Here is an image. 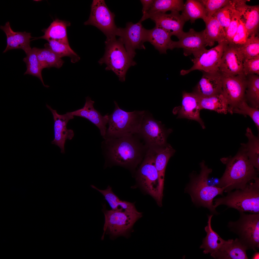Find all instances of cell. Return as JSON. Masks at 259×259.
I'll use <instances>...</instances> for the list:
<instances>
[{"label": "cell", "mask_w": 259, "mask_h": 259, "mask_svg": "<svg viewBox=\"0 0 259 259\" xmlns=\"http://www.w3.org/2000/svg\"><path fill=\"white\" fill-rule=\"evenodd\" d=\"M91 187L102 194L112 210H125L128 208L129 202L120 200L113 192L112 188L110 186H108L106 189L104 190L99 189L92 185Z\"/></svg>", "instance_id": "38"}, {"label": "cell", "mask_w": 259, "mask_h": 259, "mask_svg": "<svg viewBox=\"0 0 259 259\" xmlns=\"http://www.w3.org/2000/svg\"><path fill=\"white\" fill-rule=\"evenodd\" d=\"M249 0H233L235 9L238 12L240 19L244 25L249 37L258 35L259 24V5L250 6Z\"/></svg>", "instance_id": "17"}, {"label": "cell", "mask_w": 259, "mask_h": 259, "mask_svg": "<svg viewBox=\"0 0 259 259\" xmlns=\"http://www.w3.org/2000/svg\"><path fill=\"white\" fill-rule=\"evenodd\" d=\"M46 106L52 114L54 122V138L52 141L51 143L59 147L61 153H64L66 141L67 139H72L74 135L73 130L67 129V128L69 121L73 119L74 116L68 112L64 114H59L56 110L53 109L48 104L46 105Z\"/></svg>", "instance_id": "18"}, {"label": "cell", "mask_w": 259, "mask_h": 259, "mask_svg": "<svg viewBox=\"0 0 259 259\" xmlns=\"http://www.w3.org/2000/svg\"><path fill=\"white\" fill-rule=\"evenodd\" d=\"M86 102L84 106L74 111L68 112L74 116H77L85 118L90 121L98 128L101 135L104 138L107 130L106 125L109 120L108 113L103 116L94 106V101L89 96L85 98Z\"/></svg>", "instance_id": "20"}, {"label": "cell", "mask_w": 259, "mask_h": 259, "mask_svg": "<svg viewBox=\"0 0 259 259\" xmlns=\"http://www.w3.org/2000/svg\"><path fill=\"white\" fill-rule=\"evenodd\" d=\"M171 36L164 30L155 26L151 29H145L146 42L150 43L161 54L166 53L167 50L174 49Z\"/></svg>", "instance_id": "25"}, {"label": "cell", "mask_w": 259, "mask_h": 259, "mask_svg": "<svg viewBox=\"0 0 259 259\" xmlns=\"http://www.w3.org/2000/svg\"><path fill=\"white\" fill-rule=\"evenodd\" d=\"M104 54L98 61L100 65L105 64L106 70H111L122 82L125 81L129 68L136 64L127 52L120 39H106Z\"/></svg>", "instance_id": "6"}, {"label": "cell", "mask_w": 259, "mask_h": 259, "mask_svg": "<svg viewBox=\"0 0 259 259\" xmlns=\"http://www.w3.org/2000/svg\"><path fill=\"white\" fill-rule=\"evenodd\" d=\"M227 44L225 41L211 49L205 48L199 51L193 55L194 58L192 60L193 66L188 70H181L180 74L185 75L197 70L208 72H219L222 58Z\"/></svg>", "instance_id": "10"}, {"label": "cell", "mask_w": 259, "mask_h": 259, "mask_svg": "<svg viewBox=\"0 0 259 259\" xmlns=\"http://www.w3.org/2000/svg\"><path fill=\"white\" fill-rule=\"evenodd\" d=\"M178 39L174 41L173 48H182L185 56L194 55L207 46L203 30L197 32L191 28L188 32H184Z\"/></svg>", "instance_id": "19"}, {"label": "cell", "mask_w": 259, "mask_h": 259, "mask_svg": "<svg viewBox=\"0 0 259 259\" xmlns=\"http://www.w3.org/2000/svg\"><path fill=\"white\" fill-rule=\"evenodd\" d=\"M227 193L225 196L214 200L215 208L224 205L228 208L235 209L239 212L259 214V177L247 184L244 188Z\"/></svg>", "instance_id": "4"}, {"label": "cell", "mask_w": 259, "mask_h": 259, "mask_svg": "<svg viewBox=\"0 0 259 259\" xmlns=\"http://www.w3.org/2000/svg\"><path fill=\"white\" fill-rule=\"evenodd\" d=\"M248 37L245 28L240 20L236 33L231 42L227 44L240 48L245 44Z\"/></svg>", "instance_id": "43"}, {"label": "cell", "mask_w": 259, "mask_h": 259, "mask_svg": "<svg viewBox=\"0 0 259 259\" xmlns=\"http://www.w3.org/2000/svg\"><path fill=\"white\" fill-rule=\"evenodd\" d=\"M239 212V219L229 222L228 227L238 236L239 241L247 250L256 251L259 248V214Z\"/></svg>", "instance_id": "7"}, {"label": "cell", "mask_w": 259, "mask_h": 259, "mask_svg": "<svg viewBox=\"0 0 259 259\" xmlns=\"http://www.w3.org/2000/svg\"><path fill=\"white\" fill-rule=\"evenodd\" d=\"M243 60L239 49L227 44L222 58L219 72L223 76L242 74Z\"/></svg>", "instance_id": "16"}, {"label": "cell", "mask_w": 259, "mask_h": 259, "mask_svg": "<svg viewBox=\"0 0 259 259\" xmlns=\"http://www.w3.org/2000/svg\"><path fill=\"white\" fill-rule=\"evenodd\" d=\"M235 10L233 0L216 12L215 17L226 32Z\"/></svg>", "instance_id": "40"}, {"label": "cell", "mask_w": 259, "mask_h": 259, "mask_svg": "<svg viewBox=\"0 0 259 259\" xmlns=\"http://www.w3.org/2000/svg\"><path fill=\"white\" fill-rule=\"evenodd\" d=\"M206 28L203 30L207 46H213L215 42L218 43L225 41L226 33L216 18L213 16L204 21Z\"/></svg>", "instance_id": "29"}, {"label": "cell", "mask_w": 259, "mask_h": 259, "mask_svg": "<svg viewBox=\"0 0 259 259\" xmlns=\"http://www.w3.org/2000/svg\"><path fill=\"white\" fill-rule=\"evenodd\" d=\"M259 252L256 251L255 253L253 255L252 258V259H259Z\"/></svg>", "instance_id": "47"}, {"label": "cell", "mask_w": 259, "mask_h": 259, "mask_svg": "<svg viewBox=\"0 0 259 259\" xmlns=\"http://www.w3.org/2000/svg\"><path fill=\"white\" fill-rule=\"evenodd\" d=\"M243 74L246 76L251 74L259 75V56L243 60Z\"/></svg>", "instance_id": "44"}, {"label": "cell", "mask_w": 259, "mask_h": 259, "mask_svg": "<svg viewBox=\"0 0 259 259\" xmlns=\"http://www.w3.org/2000/svg\"><path fill=\"white\" fill-rule=\"evenodd\" d=\"M142 22L140 20L135 24L128 22L125 28H118L117 31L116 36L119 37L128 53L133 59L136 54V49H145V29Z\"/></svg>", "instance_id": "12"}, {"label": "cell", "mask_w": 259, "mask_h": 259, "mask_svg": "<svg viewBox=\"0 0 259 259\" xmlns=\"http://www.w3.org/2000/svg\"><path fill=\"white\" fill-rule=\"evenodd\" d=\"M213 215L208 216L207 225L205 228L207 235L203 238L202 244L200 248L204 249L205 254L210 253L213 258L216 259L219 250L225 240L222 238L218 234L212 229L211 220Z\"/></svg>", "instance_id": "26"}, {"label": "cell", "mask_w": 259, "mask_h": 259, "mask_svg": "<svg viewBox=\"0 0 259 259\" xmlns=\"http://www.w3.org/2000/svg\"><path fill=\"white\" fill-rule=\"evenodd\" d=\"M0 28L5 33L6 36L7 46L3 53L10 50L21 49L26 53L31 49L30 45V39L32 38L30 33L25 31H14L8 22L5 25L1 26Z\"/></svg>", "instance_id": "24"}, {"label": "cell", "mask_w": 259, "mask_h": 259, "mask_svg": "<svg viewBox=\"0 0 259 259\" xmlns=\"http://www.w3.org/2000/svg\"><path fill=\"white\" fill-rule=\"evenodd\" d=\"M202 72V76L193 92L201 97L222 94V76L219 72Z\"/></svg>", "instance_id": "21"}, {"label": "cell", "mask_w": 259, "mask_h": 259, "mask_svg": "<svg viewBox=\"0 0 259 259\" xmlns=\"http://www.w3.org/2000/svg\"><path fill=\"white\" fill-rule=\"evenodd\" d=\"M240 17L238 12L235 9L232 18L226 32L225 41L228 44L232 41L238 29Z\"/></svg>", "instance_id": "45"}, {"label": "cell", "mask_w": 259, "mask_h": 259, "mask_svg": "<svg viewBox=\"0 0 259 259\" xmlns=\"http://www.w3.org/2000/svg\"><path fill=\"white\" fill-rule=\"evenodd\" d=\"M171 130H167L161 122L155 119L146 112L144 116L138 134L144 137L150 147L163 146Z\"/></svg>", "instance_id": "14"}, {"label": "cell", "mask_w": 259, "mask_h": 259, "mask_svg": "<svg viewBox=\"0 0 259 259\" xmlns=\"http://www.w3.org/2000/svg\"><path fill=\"white\" fill-rule=\"evenodd\" d=\"M200 97L194 93L183 92L182 106L178 112L177 118H186L195 121L205 129L204 123L200 116L201 110Z\"/></svg>", "instance_id": "23"}, {"label": "cell", "mask_w": 259, "mask_h": 259, "mask_svg": "<svg viewBox=\"0 0 259 259\" xmlns=\"http://www.w3.org/2000/svg\"><path fill=\"white\" fill-rule=\"evenodd\" d=\"M154 159L157 170L159 180V196L163 198L166 167L170 158L175 152V150L169 144L162 147H150L148 151Z\"/></svg>", "instance_id": "22"}, {"label": "cell", "mask_w": 259, "mask_h": 259, "mask_svg": "<svg viewBox=\"0 0 259 259\" xmlns=\"http://www.w3.org/2000/svg\"><path fill=\"white\" fill-rule=\"evenodd\" d=\"M199 97L201 110L208 109L224 114L228 112L227 101L222 94L209 97Z\"/></svg>", "instance_id": "32"}, {"label": "cell", "mask_w": 259, "mask_h": 259, "mask_svg": "<svg viewBox=\"0 0 259 259\" xmlns=\"http://www.w3.org/2000/svg\"><path fill=\"white\" fill-rule=\"evenodd\" d=\"M137 179L144 189L161 206L159 197L158 174L153 158L147 151L146 157L137 171Z\"/></svg>", "instance_id": "11"}, {"label": "cell", "mask_w": 259, "mask_h": 259, "mask_svg": "<svg viewBox=\"0 0 259 259\" xmlns=\"http://www.w3.org/2000/svg\"><path fill=\"white\" fill-rule=\"evenodd\" d=\"M184 3L182 0H155L149 10L140 20L142 22L151 14L158 12L165 13L168 11H182Z\"/></svg>", "instance_id": "33"}, {"label": "cell", "mask_w": 259, "mask_h": 259, "mask_svg": "<svg viewBox=\"0 0 259 259\" xmlns=\"http://www.w3.org/2000/svg\"><path fill=\"white\" fill-rule=\"evenodd\" d=\"M105 218L103 238L105 233L116 237H128L135 222L142 216V213L133 214L122 210H108L103 209Z\"/></svg>", "instance_id": "8"}, {"label": "cell", "mask_w": 259, "mask_h": 259, "mask_svg": "<svg viewBox=\"0 0 259 259\" xmlns=\"http://www.w3.org/2000/svg\"><path fill=\"white\" fill-rule=\"evenodd\" d=\"M238 48L244 60L259 56V36L253 35L249 37L243 46Z\"/></svg>", "instance_id": "39"}, {"label": "cell", "mask_w": 259, "mask_h": 259, "mask_svg": "<svg viewBox=\"0 0 259 259\" xmlns=\"http://www.w3.org/2000/svg\"><path fill=\"white\" fill-rule=\"evenodd\" d=\"M114 110L109 115L108 127L103 139L117 138L138 134L145 111L126 112L114 101Z\"/></svg>", "instance_id": "5"}, {"label": "cell", "mask_w": 259, "mask_h": 259, "mask_svg": "<svg viewBox=\"0 0 259 259\" xmlns=\"http://www.w3.org/2000/svg\"><path fill=\"white\" fill-rule=\"evenodd\" d=\"M241 145L234 156L220 159L226 167L215 186L219 188L227 186L224 192L228 193L234 189H243L251 181L258 177L259 171L250 161L244 147Z\"/></svg>", "instance_id": "1"}, {"label": "cell", "mask_w": 259, "mask_h": 259, "mask_svg": "<svg viewBox=\"0 0 259 259\" xmlns=\"http://www.w3.org/2000/svg\"><path fill=\"white\" fill-rule=\"evenodd\" d=\"M142 6V12L144 16L152 6L154 1V0H141Z\"/></svg>", "instance_id": "46"}, {"label": "cell", "mask_w": 259, "mask_h": 259, "mask_svg": "<svg viewBox=\"0 0 259 259\" xmlns=\"http://www.w3.org/2000/svg\"><path fill=\"white\" fill-rule=\"evenodd\" d=\"M70 23L65 21L56 19L47 29H44V35L40 37H34L33 40L42 39L47 41L54 40L69 44L67 37V28Z\"/></svg>", "instance_id": "28"}, {"label": "cell", "mask_w": 259, "mask_h": 259, "mask_svg": "<svg viewBox=\"0 0 259 259\" xmlns=\"http://www.w3.org/2000/svg\"><path fill=\"white\" fill-rule=\"evenodd\" d=\"M48 41V43L45 46L49 48L60 58L69 57L71 62L73 63L78 62L80 59L79 56L71 48L69 44L54 40Z\"/></svg>", "instance_id": "37"}, {"label": "cell", "mask_w": 259, "mask_h": 259, "mask_svg": "<svg viewBox=\"0 0 259 259\" xmlns=\"http://www.w3.org/2000/svg\"><path fill=\"white\" fill-rule=\"evenodd\" d=\"M43 48H37V55L41 69L54 67L59 68L64 61L49 48L45 46Z\"/></svg>", "instance_id": "34"}, {"label": "cell", "mask_w": 259, "mask_h": 259, "mask_svg": "<svg viewBox=\"0 0 259 259\" xmlns=\"http://www.w3.org/2000/svg\"><path fill=\"white\" fill-rule=\"evenodd\" d=\"M222 94L226 99L228 112L232 114L233 109L245 99L246 77L243 74L222 76Z\"/></svg>", "instance_id": "13"}, {"label": "cell", "mask_w": 259, "mask_h": 259, "mask_svg": "<svg viewBox=\"0 0 259 259\" xmlns=\"http://www.w3.org/2000/svg\"><path fill=\"white\" fill-rule=\"evenodd\" d=\"M115 15L111 12L104 0H94L88 19L84 23L97 27L106 36V39L116 38L118 28L114 21Z\"/></svg>", "instance_id": "9"}, {"label": "cell", "mask_w": 259, "mask_h": 259, "mask_svg": "<svg viewBox=\"0 0 259 259\" xmlns=\"http://www.w3.org/2000/svg\"><path fill=\"white\" fill-rule=\"evenodd\" d=\"M37 48L34 47L26 53V56L23 59V61L26 64L27 70L24 75L29 74L37 77L43 85L48 88L49 86L45 85L42 78L41 73L42 70L37 58Z\"/></svg>", "instance_id": "35"}, {"label": "cell", "mask_w": 259, "mask_h": 259, "mask_svg": "<svg viewBox=\"0 0 259 259\" xmlns=\"http://www.w3.org/2000/svg\"><path fill=\"white\" fill-rule=\"evenodd\" d=\"M247 86L245 99H247L251 106L259 108V76L253 74L246 76Z\"/></svg>", "instance_id": "36"}, {"label": "cell", "mask_w": 259, "mask_h": 259, "mask_svg": "<svg viewBox=\"0 0 259 259\" xmlns=\"http://www.w3.org/2000/svg\"><path fill=\"white\" fill-rule=\"evenodd\" d=\"M137 134L103 139L101 146L105 167L118 166L130 169L136 167L140 161L142 151Z\"/></svg>", "instance_id": "2"}, {"label": "cell", "mask_w": 259, "mask_h": 259, "mask_svg": "<svg viewBox=\"0 0 259 259\" xmlns=\"http://www.w3.org/2000/svg\"><path fill=\"white\" fill-rule=\"evenodd\" d=\"M205 8L207 18L212 17L218 11L230 3V0H201Z\"/></svg>", "instance_id": "42"}, {"label": "cell", "mask_w": 259, "mask_h": 259, "mask_svg": "<svg viewBox=\"0 0 259 259\" xmlns=\"http://www.w3.org/2000/svg\"><path fill=\"white\" fill-rule=\"evenodd\" d=\"M248 139L246 143H241L245 148L247 155L253 166L259 171V136L255 135L249 127L245 134Z\"/></svg>", "instance_id": "31"}, {"label": "cell", "mask_w": 259, "mask_h": 259, "mask_svg": "<svg viewBox=\"0 0 259 259\" xmlns=\"http://www.w3.org/2000/svg\"><path fill=\"white\" fill-rule=\"evenodd\" d=\"M247 248L238 238L225 240L218 252L216 259H247Z\"/></svg>", "instance_id": "27"}, {"label": "cell", "mask_w": 259, "mask_h": 259, "mask_svg": "<svg viewBox=\"0 0 259 259\" xmlns=\"http://www.w3.org/2000/svg\"><path fill=\"white\" fill-rule=\"evenodd\" d=\"M150 18L155 23V26L162 29L171 35L179 39L183 33V28L186 22L179 12L171 11L170 13L158 12L149 15L145 20Z\"/></svg>", "instance_id": "15"}, {"label": "cell", "mask_w": 259, "mask_h": 259, "mask_svg": "<svg viewBox=\"0 0 259 259\" xmlns=\"http://www.w3.org/2000/svg\"><path fill=\"white\" fill-rule=\"evenodd\" d=\"M181 15L186 22L190 20L193 23L198 19L204 21L207 18L205 6L200 0H187L184 4Z\"/></svg>", "instance_id": "30"}, {"label": "cell", "mask_w": 259, "mask_h": 259, "mask_svg": "<svg viewBox=\"0 0 259 259\" xmlns=\"http://www.w3.org/2000/svg\"><path fill=\"white\" fill-rule=\"evenodd\" d=\"M200 173L198 175L192 176L191 183L188 186V191L193 202L199 206L208 209L212 214H219L213 204L214 198L218 195H223L227 186L219 188L209 185L208 182L209 174L212 171L206 165L204 161L200 163Z\"/></svg>", "instance_id": "3"}, {"label": "cell", "mask_w": 259, "mask_h": 259, "mask_svg": "<svg viewBox=\"0 0 259 259\" xmlns=\"http://www.w3.org/2000/svg\"><path fill=\"white\" fill-rule=\"evenodd\" d=\"M235 113L248 115L253 120L258 129L259 130V109L258 108L248 105L245 99L234 108L232 113Z\"/></svg>", "instance_id": "41"}]
</instances>
